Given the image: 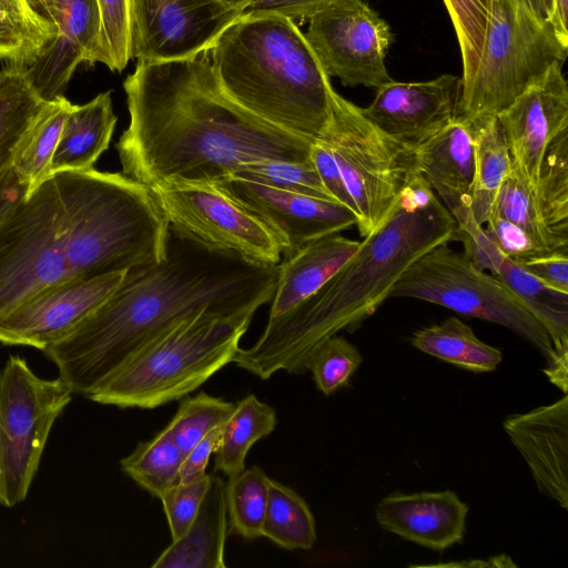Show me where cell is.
<instances>
[{"label": "cell", "mask_w": 568, "mask_h": 568, "mask_svg": "<svg viewBox=\"0 0 568 568\" xmlns=\"http://www.w3.org/2000/svg\"><path fill=\"white\" fill-rule=\"evenodd\" d=\"M123 88L130 120L115 148L122 173L148 187L214 183L262 160L310 161L314 142L263 121L221 89L210 50L138 62Z\"/></svg>", "instance_id": "cell-1"}, {"label": "cell", "mask_w": 568, "mask_h": 568, "mask_svg": "<svg viewBox=\"0 0 568 568\" xmlns=\"http://www.w3.org/2000/svg\"><path fill=\"white\" fill-rule=\"evenodd\" d=\"M277 265L211 250L170 229L166 255L129 270L85 320L42 353L73 394L87 396L131 356L202 314L253 315L272 301Z\"/></svg>", "instance_id": "cell-2"}, {"label": "cell", "mask_w": 568, "mask_h": 568, "mask_svg": "<svg viewBox=\"0 0 568 568\" xmlns=\"http://www.w3.org/2000/svg\"><path fill=\"white\" fill-rule=\"evenodd\" d=\"M456 227L429 183L416 174L353 256L314 294L267 320L261 336L240 347L232 364L262 379L280 371L305 373L326 339L372 316L416 260L454 241Z\"/></svg>", "instance_id": "cell-3"}, {"label": "cell", "mask_w": 568, "mask_h": 568, "mask_svg": "<svg viewBox=\"0 0 568 568\" xmlns=\"http://www.w3.org/2000/svg\"><path fill=\"white\" fill-rule=\"evenodd\" d=\"M221 89L286 132L320 141L336 91L298 26L274 13L242 14L210 50Z\"/></svg>", "instance_id": "cell-4"}, {"label": "cell", "mask_w": 568, "mask_h": 568, "mask_svg": "<svg viewBox=\"0 0 568 568\" xmlns=\"http://www.w3.org/2000/svg\"><path fill=\"white\" fill-rule=\"evenodd\" d=\"M50 178L64 217L70 278L128 272L166 255L169 223L146 185L94 168Z\"/></svg>", "instance_id": "cell-5"}, {"label": "cell", "mask_w": 568, "mask_h": 568, "mask_svg": "<svg viewBox=\"0 0 568 568\" xmlns=\"http://www.w3.org/2000/svg\"><path fill=\"white\" fill-rule=\"evenodd\" d=\"M252 318L211 313L189 317L139 349L87 397L142 409L181 399L232 363Z\"/></svg>", "instance_id": "cell-6"}, {"label": "cell", "mask_w": 568, "mask_h": 568, "mask_svg": "<svg viewBox=\"0 0 568 568\" xmlns=\"http://www.w3.org/2000/svg\"><path fill=\"white\" fill-rule=\"evenodd\" d=\"M388 297H412L449 308L463 316L503 325L528 341L546 358L549 381L567 393L568 367L556 356L540 322L498 277L476 268L464 254L438 245L416 260Z\"/></svg>", "instance_id": "cell-7"}, {"label": "cell", "mask_w": 568, "mask_h": 568, "mask_svg": "<svg viewBox=\"0 0 568 568\" xmlns=\"http://www.w3.org/2000/svg\"><path fill=\"white\" fill-rule=\"evenodd\" d=\"M548 22L521 0H491L476 72L460 90L457 116L468 122L497 116L567 54Z\"/></svg>", "instance_id": "cell-8"}, {"label": "cell", "mask_w": 568, "mask_h": 568, "mask_svg": "<svg viewBox=\"0 0 568 568\" xmlns=\"http://www.w3.org/2000/svg\"><path fill=\"white\" fill-rule=\"evenodd\" d=\"M332 153L355 203L361 236L389 213L400 192L418 174L414 149L381 131L359 106L337 92L321 138Z\"/></svg>", "instance_id": "cell-9"}, {"label": "cell", "mask_w": 568, "mask_h": 568, "mask_svg": "<svg viewBox=\"0 0 568 568\" xmlns=\"http://www.w3.org/2000/svg\"><path fill=\"white\" fill-rule=\"evenodd\" d=\"M61 377H39L23 357L0 368V505L26 499L51 429L72 399Z\"/></svg>", "instance_id": "cell-10"}, {"label": "cell", "mask_w": 568, "mask_h": 568, "mask_svg": "<svg viewBox=\"0 0 568 568\" xmlns=\"http://www.w3.org/2000/svg\"><path fill=\"white\" fill-rule=\"evenodd\" d=\"M64 217L51 178L0 222V321L41 290L70 278Z\"/></svg>", "instance_id": "cell-11"}, {"label": "cell", "mask_w": 568, "mask_h": 568, "mask_svg": "<svg viewBox=\"0 0 568 568\" xmlns=\"http://www.w3.org/2000/svg\"><path fill=\"white\" fill-rule=\"evenodd\" d=\"M150 190L176 233L255 264H278L282 251L272 231L215 183L169 181Z\"/></svg>", "instance_id": "cell-12"}, {"label": "cell", "mask_w": 568, "mask_h": 568, "mask_svg": "<svg viewBox=\"0 0 568 568\" xmlns=\"http://www.w3.org/2000/svg\"><path fill=\"white\" fill-rule=\"evenodd\" d=\"M304 34L326 74L343 85L377 89L392 80L385 65L389 26L363 0H332Z\"/></svg>", "instance_id": "cell-13"}, {"label": "cell", "mask_w": 568, "mask_h": 568, "mask_svg": "<svg viewBox=\"0 0 568 568\" xmlns=\"http://www.w3.org/2000/svg\"><path fill=\"white\" fill-rule=\"evenodd\" d=\"M242 12L221 0H132L131 59L159 63L209 51Z\"/></svg>", "instance_id": "cell-14"}, {"label": "cell", "mask_w": 568, "mask_h": 568, "mask_svg": "<svg viewBox=\"0 0 568 568\" xmlns=\"http://www.w3.org/2000/svg\"><path fill=\"white\" fill-rule=\"evenodd\" d=\"M214 183L267 225L284 258L311 241L339 233L358 222L355 212L333 200L231 176Z\"/></svg>", "instance_id": "cell-15"}, {"label": "cell", "mask_w": 568, "mask_h": 568, "mask_svg": "<svg viewBox=\"0 0 568 568\" xmlns=\"http://www.w3.org/2000/svg\"><path fill=\"white\" fill-rule=\"evenodd\" d=\"M125 273L67 278L41 290L0 321V343L42 352L99 307Z\"/></svg>", "instance_id": "cell-16"}, {"label": "cell", "mask_w": 568, "mask_h": 568, "mask_svg": "<svg viewBox=\"0 0 568 568\" xmlns=\"http://www.w3.org/2000/svg\"><path fill=\"white\" fill-rule=\"evenodd\" d=\"M497 118L511 166L534 186L549 144L568 130V85L561 62L552 63Z\"/></svg>", "instance_id": "cell-17"}, {"label": "cell", "mask_w": 568, "mask_h": 568, "mask_svg": "<svg viewBox=\"0 0 568 568\" xmlns=\"http://www.w3.org/2000/svg\"><path fill=\"white\" fill-rule=\"evenodd\" d=\"M55 27V36L26 68L36 92L49 101L63 92L80 63L101 62L98 0H30Z\"/></svg>", "instance_id": "cell-18"}, {"label": "cell", "mask_w": 568, "mask_h": 568, "mask_svg": "<svg viewBox=\"0 0 568 568\" xmlns=\"http://www.w3.org/2000/svg\"><path fill=\"white\" fill-rule=\"evenodd\" d=\"M459 94L460 79L452 74L420 82L390 80L361 110L381 131L415 149L457 116Z\"/></svg>", "instance_id": "cell-19"}, {"label": "cell", "mask_w": 568, "mask_h": 568, "mask_svg": "<svg viewBox=\"0 0 568 568\" xmlns=\"http://www.w3.org/2000/svg\"><path fill=\"white\" fill-rule=\"evenodd\" d=\"M503 427L538 490L568 509V397L506 417Z\"/></svg>", "instance_id": "cell-20"}, {"label": "cell", "mask_w": 568, "mask_h": 568, "mask_svg": "<svg viewBox=\"0 0 568 568\" xmlns=\"http://www.w3.org/2000/svg\"><path fill=\"white\" fill-rule=\"evenodd\" d=\"M468 506L453 490L394 493L375 508L378 525L419 546L443 551L463 541Z\"/></svg>", "instance_id": "cell-21"}, {"label": "cell", "mask_w": 568, "mask_h": 568, "mask_svg": "<svg viewBox=\"0 0 568 568\" xmlns=\"http://www.w3.org/2000/svg\"><path fill=\"white\" fill-rule=\"evenodd\" d=\"M417 171L443 200L456 224L470 214L475 149L469 122L456 116L414 149Z\"/></svg>", "instance_id": "cell-22"}, {"label": "cell", "mask_w": 568, "mask_h": 568, "mask_svg": "<svg viewBox=\"0 0 568 568\" xmlns=\"http://www.w3.org/2000/svg\"><path fill=\"white\" fill-rule=\"evenodd\" d=\"M361 242L338 233L308 242L278 264L268 320L275 318L323 286L358 250Z\"/></svg>", "instance_id": "cell-23"}, {"label": "cell", "mask_w": 568, "mask_h": 568, "mask_svg": "<svg viewBox=\"0 0 568 568\" xmlns=\"http://www.w3.org/2000/svg\"><path fill=\"white\" fill-rule=\"evenodd\" d=\"M229 532L226 480L211 473L210 486L190 527L159 555L152 568H225Z\"/></svg>", "instance_id": "cell-24"}, {"label": "cell", "mask_w": 568, "mask_h": 568, "mask_svg": "<svg viewBox=\"0 0 568 568\" xmlns=\"http://www.w3.org/2000/svg\"><path fill=\"white\" fill-rule=\"evenodd\" d=\"M118 118L111 91L77 105L69 113L51 162L50 176L55 173L92 169L108 150Z\"/></svg>", "instance_id": "cell-25"}, {"label": "cell", "mask_w": 568, "mask_h": 568, "mask_svg": "<svg viewBox=\"0 0 568 568\" xmlns=\"http://www.w3.org/2000/svg\"><path fill=\"white\" fill-rule=\"evenodd\" d=\"M496 277L506 284L549 334L558 362L568 363V293L528 273L518 262L503 256Z\"/></svg>", "instance_id": "cell-26"}, {"label": "cell", "mask_w": 568, "mask_h": 568, "mask_svg": "<svg viewBox=\"0 0 568 568\" xmlns=\"http://www.w3.org/2000/svg\"><path fill=\"white\" fill-rule=\"evenodd\" d=\"M530 200L555 248L568 252V130L549 144Z\"/></svg>", "instance_id": "cell-27"}, {"label": "cell", "mask_w": 568, "mask_h": 568, "mask_svg": "<svg viewBox=\"0 0 568 568\" xmlns=\"http://www.w3.org/2000/svg\"><path fill=\"white\" fill-rule=\"evenodd\" d=\"M73 106L63 95L45 101L21 138L11 169L27 186L28 194L50 178L51 162L60 134Z\"/></svg>", "instance_id": "cell-28"}, {"label": "cell", "mask_w": 568, "mask_h": 568, "mask_svg": "<svg viewBox=\"0 0 568 568\" xmlns=\"http://www.w3.org/2000/svg\"><path fill=\"white\" fill-rule=\"evenodd\" d=\"M410 343L427 355L475 374L493 372L503 361L499 348L480 341L455 316L416 331Z\"/></svg>", "instance_id": "cell-29"}, {"label": "cell", "mask_w": 568, "mask_h": 568, "mask_svg": "<svg viewBox=\"0 0 568 568\" xmlns=\"http://www.w3.org/2000/svg\"><path fill=\"white\" fill-rule=\"evenodd\" d=\"M469 124L475 149L470 211L475 221L484 225L491 216L498 191L511 170V158L497 116Z\"/></svg>", "instance_id": "cell-30"}, {"label": "cell", "mask_w": 568, "mask_h": 568, "mask_svg": "<svg viewBox=\"0 0 568 568\" xmlns=\"http://www.w3.org/2000/svg\"><path fill=\"white\" fill-rule=\"evenodd\" d=\"M276 424L275 409L260 400L255 394H247L235 404L223 426L214 453V470L221 471L226 478L243 470L251 447L268 436Z\"/></svg>", "instance_id": "cell-31"}, {"label": "cell", "mask_w": 568, "mask_h": 568, "mask_svg": "<svg viewBox=\"0 0 568 568\" xmlns=\"http://www.w3.org/2000/svg\"><path fill=\"white\" fill-rule=\"evenodd\" d=\"M55 27L30 0H0V61L31 65L55 36Z\"/></svg>", "instance_id": "cell-32"}, {"label": "cell", "mask_w": 568, "mask_h": 568, "mask_svg": "<svg viewBox=\"0 0 568 568\" xmlns=\"http://www.w3.org/2000/svg\"><path fill=\"white\" fill-rule=\"evenodd\" d=\"M45 101L26 75V68L0 70V173L11 168L17 146Z\"/></svg>", "instance_id": "cell-33"}, {"label": "cell", "mask_w": 568, "mask_h": 568, "mask_svg": "<svg viewBox=\"0 0 568 568\" xmlns=\"http://www.w3.org/2000/svg\"><path fill=\"white\" fill-rule=\"evenodd\" d=\"M262 535L286 550H310L317 539L307 503L291 487L272 478Z\"/></svg>", "instance_id": "cell-34"}, {"label": "cell", "mask_w": 568, "mask_h": 568, "mask_svg": "<svg viewBox=\"0 0 568 568\" xmlns=\"http://www.w3.org/2000/svg\"><path fill=\"white\" fill-rule=\"evenodd\" d=\"M184 454L164 427L151 439L139 443L120 460L121 470L152 497L180 483Z\"/></svg>", "instance_id": "cell-35"}, {"label": "cell", "mask_w": 568, "mask_h": 568, "mask_svg": "<svg viewBox=\"0 0 568 568\" xmlns=\"http://www.w3.org/2000/svg\"><path fill=\"white\" fill-rule=\"evenodd\" d=\"M270 479L257 465L245 467L226 478V508L231 532L247 540L263 536Z\"/></svg>", "instance_id": "cell-36"}, {"label": "cell", "mask_w": 568, "mask_h": 568, "mask_svg": "<svg viewBox=\"0 0 568 568\" xmlns=\"http://www.w3.org/2000/svg\"><path fill=\"white\" fill-rule=\"evenodd\" d=\"M235 404L204 392L186 395L181 398L176 413L165 428L185 455L211 430L225 424Z\"/></svg>", "instance_id": "cell-37"}, {"label": "cell", "mask_w": 568, "mask_h": 568, "mask_svg": "<svg viewBox=\"0 0 568 568\" xmlns=\"http://www.w3.org/2000/svg\"><path fill=\"white\" fill-rule=\"evenodd\" d=\"M453 24L463 59L460 90L471 81L480 58L491 13V0H444Z\"/></svg>", "instance_id": "cell-38"}, {"label": "cell", "mask_w": 568, "mask_h": 568, "mask_svg": "<svg viewBox=\"0 0 568 568\" xmlns=\"http://www.w3.org/2000/svg\"><path fill=\"white\" fill-rule=\"evenodd\" d=\"M231 178L253 181L315 197L333 200L322 184L311 159L305 162L281 160L251 162L243 165L231 175Z\"/></svg>", "instance_id": "cell-39"}, {"label": "cell", "mask_w": 568, "mask_h": 568, "mask_svg": "<svg viewBox=\"0 0 568 568\" xmlns=\"http://www.w3.org/2000/svg\"><path fill=\"white\" fill-rule=\"evenodd\" d=\"M363 357L358 348L342 336L326 339L310 358L307 371L320 392L329 396L348 384Z\"/></svg>", "instance_id": "cell-40"}, {"label": "cell", "mask_w": 568, "mask_h": 568, "mask_svg": "<svg viewBox=\"0 0 568 568\" xmlns=\"http://www.w3.org/2000/svg\"><path fill=\"white\" fill-rule=\"evenodd\" d=\"M531 187L511 166L498 191L491 215L516 224L549 253L560 252L555 248L549 235L532 211Z\"/></svg>", "instance_id": "cell-41"}, {"label": "cell", "mask_w": 568, "mask_h": 568, "mask_svg": "<svg viewBox=\"0 0 568 568\" xmlns=\"http://www.w3.org/2000/svg\"><path fill=\"white\" fill-rule=\"evenodd\" d=\"M101 14V62L121 72L131 60L132 0H98Z\"/></svg>", "instance_id": "cell-42"}, {"label": "cell", "mask_w": 568, "mask_h": 568, "mask_svg": "<svg viewBox=\"0 0 568 568\" xmlns=\"http://www.w3.org/2000/svg\"><path fill=\"white\" fill-rule=\"evenodd\" d=\"M211 473L191 480L180 481L160 497L171 538H180L193 521L210 486Z\"/></svg>", "instance_id": "cell-43"}, {"label": "cell", "mask_w": 568, "mask_h": 568, "mask_svg": "<svg viewBox=\"0 0 568 568\" xmlns=\"http://www.w3.org/2000/svg\"><path fill=\"white\" fill-rule=\"evenodd\" d=\"M486 224L485 231L487 235L505 256L516 262H524L549 254L523 229L510 221L491 215Z\"/></svg>", "instance_id": "cell-44"}, {"label": "cell", "mask_w": 568, "mask_h": 568, "mask_svg": "<svg viewBox=\"0 0 568 568\" xmlns=\"http://www.w3.org/2000/svg\"><path fill=\"white\" fill-rule=\"evenodd\" d=\"M310 159L331 197L351 209L358 217L355 203L331 151L322 142L316 141L311 146Z\"/></svg>", "instance_id": "cell-45"}, {"label": "cell", "mask_w": 568, "mask_h": 568, "mask_svg": "<svg viewBox=\"0 0 568 568\" xmlns=\"http://www.w3.org/2000/svg\"><path fill=\"white\" fill-rule=\"evenodd\" d=\"M332 0H254L242 14L274 13L298 27L308 21Z\"/></svg>", "instance_id": "cell-46"}, {"label": "cell", "mask_w": 568, "mask_h": 568, "mask_svg": "<svg viewBox=\"0 0 568 568\" xmlns=\"http://www.w3.org/2000/svg\"><path fill=\"white\" fill-rule=\"evenodd\" d=\"M518 263L536 278L568 293V252H552Z\"/></svg>", "instance_id": "cell-47"}, {"label": "cell", "mask_w": 568, "mask_h": 568, "mask_svg": "<svg viewBox=\"0 0 568 568\" xmlns=\"http://www.w3.org/2000/svg\"><path fill=\"white\" fill-rule=\"evenodd\" d=\"M223 426L211 430L185 454L181 466L180 481H191L207 474L206 467L216 450Z\"/></svg>", "instance_id": "cell-48"}, {"label": "cell", "mask_w": 568, "mask_h": 568, "mask_svg": "<svg viewBox=\"0 0 568 568\" xmlns=\"http://www.w3.org/2000/svg\"><path fill=\"white\" fill-rule=\"evenodd\" d=\"M28 194L11 168L0 173V222Z\"/></svg>", "instance_id": "cell-49"}, {"label": "cell", "mask_w": 568, "mask_h": 568, "mask_svg": "<svg viewBox=\"0 0 568 568\" xmlns=\"http://www.w3.org/2000/svg\"><path fill=\"white\" fill-rule=\"evenodd\" d=\"M568 0H552L548 23L560 43L568 49Z\"/></svg>", "instance_id": "cell-50"}, {"label": "cell", "mask_w": 568, "mask_h": 568, "mask_svg": "<svg viewBox=\"0 0 568 568\" xmlns=\"http://www.w3.org/2000/svg\"><path fill=\"white\" fill-rule=\"evenodd\" d=\"M529 11L539 20L548 22L552 0H521Z\"/></svg>", "instance_id": "cell-51"}, {"label": "cell", "mask_w": 568, "mask_h": 568, "mask_svg": "<svg viewBox=\"0 0 568 568\" xmlns=\"http://www.w3.org/2000/svg\"><path fill=\"white\" fill-rule=\"evenodd\" d=\"M232 9L243 12L254 0H221Z\"/></svg>", "instance_id": "cell-52"}, {"label": "cell", "mask_w": 568, "mask_h": 568, "mask_svg": "<svg viewBox=\"0 0 568 568\" xmlns=\"http://www.w3.org/2000/svg\"><path fill=\"white\" fill-rule=\"evenodd\" d=\"M1 70V69H0Z\"/></svg>", "instance_id": "cell-53"}]
</instances>
